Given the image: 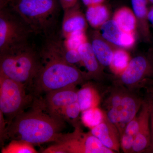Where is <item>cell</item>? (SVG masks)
I'll list each match as a JSON object with an SVG mask.
<instances>
[{"mask_svg":"<svg viewBox=\"0 0 153 153\" xmlns=\"http://www.w3.org/2000/svg\"><path fill=\"white\" fill-rule=\"evenodd\" d=\"M77 102L81 111L97 107L100 101V97L96 89L90 84H85L77 91Z\"/></svg>","mask_w":153,"mask_h":153,"instance_id":"17","label":"cell"},{"mask_svg":"<svg viewBox=\"0 0 153 153\" xmlns=\"http://www.w3.org/2000/svg\"><path fill=\"white\" fill-rule=\"evenodd\" d=\"M80 111H81V109L79 103L76 101L65 107L61 111L60 116L64 120H66L75 124V127L77 126L76 121L79 117Z\"/></svg>","mask_w":153,"mask_h":153,"instance_id":"26","label":"cell"},{"mask_svg":"<svg viewBox=\"0 0 153 153\" xmlns=\"http://www.w3.org/2000/svg\"><path fill=\"white\" fill-rule=\"evenodd\" d=\"M153 80V58L150 52L132 58L125 71L120 75L119 84L128 89L142 87L145 82Z\"/></svg>","mask_w":153,"mask_h":153,"instance_id":"8","label":"cell"},{"mask_svg":"<svg viewBox=\"0 0 153 153\" xmlns=\"http://www.w3.org/2000/svg\"><path fill=\"white\" fill-rule=\"evenodd\" d=\"M151 4H153V0H147Z\"/></svg>","mask_w":153,"mask_h":153,"instance_id":"32","label":"cell"},{"mask_svg":"<svg viewBox=\"0 0 153 153\" xmlns=\"http://www.w3.org/2000/svg\"><path fill=\"white\" fill-rule=\"evenodd\" d=\"M42 63L29 46L0 54V73L25 85H33Z\"/></svg>","mask_w":153,"mask_h":153,"instance_id":"4","label":"cell"},{"mask_svg":"<svg viewBox=\"0 0 153 153\" xmlns=\"http://www.w3.org/2000/svg\"><path fill=\"white\" fill-rule=\"evenodd\" d=\"M71 133L64 134L61 139L42 152L45 153H114L102 144L91 132L85 133L79 126Z\"/></svg>","mask_w":153,"mask_h":153,"instance_id":"7","label":"cell"},{"mask_svg":"<svg viewBox=\"0 0 153 153\" xmlns=\"http://www.w3.org/2000/svg\"><path fill=\"white\" fill-rule=\"evenodd\" d=\"M91 132L102 144L115 152H119L120 135L118 130L107 118L100 124L91 129Z\"/></svg>","mask_w":153,"mask_h":153,"instance_id":"11","label":"cell"},{"mask_svg":"<svg viewBox=\"0 0 153 153\" xmlns=\"http://www.w3.org/2000/svg\"><path fill=\"white\" fill-rule=\"evenodd\" d=\"M131 60L129 54L125 49H115L110 68L115 74L120 75L126 68Z\"/></svg>","mask_w":153,"mask_h":153,"instance_id":"22","label":"cell"},{"mask_svg":"<svg viewBox=\"0 0 153 153\" xmlns=\"http://www.w3.org/2000/svg\"><path fill=\"white\" fill-rule=\"evenodd\" d=\"M113 19L124 32L135 33L137 21L131 9L126 7L118 9Z\"/></svg>","mask_w":153,"mask_h":153,"instance_id":"19","label":"cell"},{"mask_svg":"<svg viewBox=\"0 0 153 153\" xmlns=\"http://www.w3.org/2000/svg\"><path fill=\"white\" fill-rule=\"evenodd\" d=\"M99 34L111 45L122 48L125 33L113 20H108L99 28Z\"/></svg>","mask_w":153,"mask_h":153,"instance_id":"16","label":"cell"},{"mask_svg":"<svg viewBox=\"0 0 153 153\" xmlns=\"http://www.w3.org/2000/svg\"><path fill=\"white\" fill-rule=\"evenodd\" d=\"M139 127L138 116L135 117L126 126L120 136V146L124 153H131L134 140Z\"/></svg>","mask_w":153,"mask_h":153,"instance_id":"21","label":"cell"},{"mask_svg":"<svg viewBox=\"0 0 153 153\" xmlns=\"http://www.w3.org/2000/svg\"><path fill=\"white\" fill-rule=\"evenodd\" d=\"M33 108L18 115L6 127L4 140L24 141L32 144H39L61 139L65 122L60 116L45 108L42 101L35 102Z\"/></svg>","mask_w":153,"mask_h":153,"instance_id":"1","label":"cell"},{"mask_svg":"<svg viewBox=\"0 0 153 153\" xmlns=\"http://www.w3.org/2000/svg\"><path fill=\"white\" fill-rule=\"evenodd\" d=\"M82 3L86 7L103 4L105 0H82Z\"/></svg>","mask_w":153,"mask_h":153,"instance_id":"29","label":"cell"},{"mask_svg":"<svg viewBox=\"0 0 153 153\" xmlns=\"http://www.w3.org/2000/svg\"><path fill=\"white\" fill-rule=\"evenodd\" d=\"M147 18L148 22L153 26V7L148 11Z\"/></svg>","mask_w":153,"mask_h":153,"instance_id":"30","label":"cell"},{"mask_svg":"<svg viewBox=\"0 0 153 153\" xmlns=\"http://www.w3.org/2000/svg\"><path fill=\"white\" fill-rule=\"evenodd\" d=\"M77 92L75 87L62 88L46 94L41 101L48 111L61 117L60 113L65 107L77 101Z\"/></svg>","mask_w":153,"mask_h":153,"instance_id":"10","label":"cell"},{"mask_svg":"<svg viewBox=\"0 0 153 153\" xmlns=\"http://www.w3.org/2000/svg\"><path fill=\"white\" fill-rule=\"evenodd\" d=\"M42 63L35 77L33 87L35 95L69 87H75L88 77L74 65L67 63L46 47L43 51Z\"/></svg>","mask_w":153,"mask_h":153,"instance_id":"2","label":"cell"},{"mask_svg":"<svg viewBox=\"0 0 153 153\" xmlns=\"http://www.w3.org/2000/svg\"><path fill=\"white\" fill-rule=\"evenodd\" d=\"M138 117L139 127L134 140L131 153L145 152L150 146V104L147 99L143 102Z\"/></svg>","mask_w":153,"mask_h":153,"instance_id":"9","label":"cell"},{"mask_svg":"<svg viewBox=\"0 0 153 153\" xmlns=\"http://www.w3.org/2000/svg\"><path fill=\"white\" fill-rule=\"evenodd\" d=\"M64 12L61 28L64 39L75 32L85 31L87 20L77 3L73 7L64 10Z\"/></svg>","mask_w":153,"mask_h":153,"instance_id":"13","label":"cell"},{"mask_svg":"<svg viewBox=\"0 0 153 153\" xmlns=\"http://www.w3.org/2000/svg\"><path fill=\"white\" fill-rule=\"evenodd\" d=\"M130 91L126 90L120 104L117 106L120 116V123L118 128L120 136L127 124L136 116L144 101Z\"/></svg>","mask_w":153,"mask_h":153,"instance_id":"12","label":"cell"},{"mask_svg":"<svg viewBox=\"0 0 153 153\" xmlns=\"http://www.w3.org/2000/svg\"><path fill=\"white\" fill-rule=\"evenodd\" d=\"M88 23L94 29H99L109 20V12L103 4L87 7L85 14Z\"/></svg>","mask_w":153,"mask_h":153,"instance_id":"20","label":"cell"},{"mask_svg":"<svg viewBox=\"0 0 153 153\" xmlns=\"http://www.w3.org/2000/svg\"><path fill=\"white\" fill-rule=\"evenodd\" d=\"M2 153H36L37 151L33 147V144L30 143L18 140H12L7 146L3 148Z\"/></svg>","mask_w":153,"mask_h":153,"instance_id":"24","label":"cell"},{"mask_svg":"<svg viewBox=\"0 0 153 153\" xmlns=\"http://www.w3.org/2000/svg\"><path fill=\"white\" fill-rule=\"evenodd\" d=\"M150 52L151 55H152V56L153 58V49H151L150 51H149Z\"/></svg>","mask_w":153,"mask_h":153,"instance_id":"31","label":"cell"},{"mask_svg":"<svg viewBox=\"0 0 153 153\" xmlns=\"http://www.w3.org/2000/svg\"><path fill=\"white\" fill-rule=\"evenodd\" d=\"M132 7L137 21L139 22L142 34L145 40L151 41V34L147 16V0H131Z\"/></svg>","mask_w":153,"mask_h":153,"instance_id":"18","label":"cell"},{"mask_svg":"<svg viewBox=\"0 0 153 153\" xmlns=\"http://www.w3.org/2000/svg\"><path fill=\"white\" fill-rule=\"evenodd\" d=\"M78 50L81 57V63L87 70L89 77L96 79L100 78L101 65L94 55L91 43L86 41L80 46Z\"/></svg>","mask_w":153,"mask_h":153,"instance_id":"15","label":"cell"},{"mask_svg":"<svg viewBox=\"0 0 153 153\" xmlns=\"http://www.w3.org/2000/svg\"><path fill=\"white\" fill-rule=\"evenodd\" d=\"M11 9L32 33L49 36L58 16L57 0H10Z\"/></svg>","mask_w":153,"mask_h":153,"instance_id":"3","label":"cell"},{"mask_svg":"<svg viewBox=\"0 0 153 153\" xmlns=\"http://www.w3.org/2000/svg\"><path fill=\"white\" fill-rule=\"evenodd\" d=\"M142 87L145 88L146 90L147 98L153 103V80L146 82Z\"/></svg>","mask_w":153,"mask_h":153,"instance_id":"27","label":"cell"},{"mask_svg":"<svg viewBox=\"0 0 153 153\" xmlns=\"http://www.w3.org/2000/svg\"><path fill=\"white\" fill-rule=\"evenodd\" d=\"M90 43L100 65L103 67H110L114 51L111 44L105 40L99 33H94Z\"/></svg>","mask_w":153,"mask_h":153,"instance_id":"14","label":"cell"},{"mask_svg":"<svg viewBox=\"0 0 153 153\" xmlns=\"http://www.w3.org/2000/svg\"><path fill=\"white\" fill-rule=\"evenodd\" d=\"M63 10L73 7L77 4L78 0H59Z\"/></svg>","mask_w":153,"mask_h":153,"instance_id":"28","label":"cell"},{"mask_svg":"<svg viewBox=\"0 0 153 153\" xmlns=\"http://www.w3.org/2000/svg\"><path fill=\"white\" fill-rule=\"evenodd\" d=\"M32 31L13 10L6 7L0 11V54L28 46Z\"/></svg>","mask_w":153,"mask_h":153,"instance_id":"5","label":"cell"},{"mask_svg":"<svg viewBox=\"0 0 153 153\" xmlns=\"http://www.w3.org/2000/svg\"><path fill=\"white\" fill-rule=\"evenodd\" d=\"M33 100V96L26 94L25 85L0 73V112L8 125Z\"/></svg>","mask_w":153,"mask_h":153,"instance_id":"6","label":"cell"},{"mask_svg":"<svg viewBox=\"0 0 153 153\" xmlns=\"http://www.w3.org/2000/svg\"><path fill=\"white\" fill-rule=\"evenodd\" d=\"M85 31H79L72 33L64 38V45L68 49L78 50L82 44L88 41Z\"/></svg>","mask_w":153,"mask_h":153,"instance_id":"25","label":"cell"},{"mask_svg":"<svg viewBox=\"0 0 153 153\" xmlns=\"http://www.w3.org/2000/svg\"><path fill=\"white\" fill-rule=\"evenodd\" d=\"M106 117V114L97 107L82 111L81 120L84 125L91 129L102 122Z\"/></svg>","mask_w":153,"mask_h":153,"instance_id":"23","label":"cell"}]
</instances>
